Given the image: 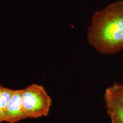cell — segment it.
I'll return each instance as SVG.
<instances>
[{
  "mask_svg": "<svg viewBox=\"0 0 123 123\" xmlns=\"http://www.w3.org/2000/svg\"><path fill=\"white\" fill-rule=\"evenodd\" d=\"M87 39L92 47L104 54H115L123 50V0L93 14Z\"/></svg>",
  "mask_w": 123,
  "mask_h": 123,
  "instance_id": "6da1fadb",
  "label": "cell"
},
{
  "mask_svg": "<svg viewBox=\"0 0 123 123\" xmlns=\"http://www.w3.org/2000/svg\"><path fill=\"white\" fill-rule=\"evenodd\" d=\"M24 113L26 119L48 116L52 99L42 86L31 84L21 90Z\"/></svg>",
  "mask_w": 123,
  "mask_h": 123,
  "instance_id": "7a4b0ae2",
  "label": "cell"
},
{
  "mask_svg": "<svg viewBox=\"0 0 123 123\" xmlns=\"http://www.w3.org/2000/svg\"><path fill=\"white\" fill-rule=\"evenodd\" d=\"M24 119H26V117L23 108L21 90H14L4 110V122L16 123Z\"/></svg>",
  "mask_w": 123,
  "mask_h": 123,
  "instance_id": "3957f363",
  "label": "cell"
},
{
  "mask_svg": "<svg viewBox=\"0 0 123 123\" xmlns=\"http://www.w3.org/2000/svg\"><path fill=\"white\" fill-rule=\"evenodd\" d=\"M104 102L108 114L111 118L117 120L120 123H123V104L119 100L105 90L104 95Z\"/></svg>",
  "mask_w": 123,
  "mask_h": 123,
  "instance_id": "277c9868",
  "label": "cell"
},
{
  "mask_svg": "<svg viewBox=\"0 0 123 123\" xmlns=\"http://www.w3.org/2000/svg\"><path fill=\"white\" fill-rule=\"evenodd\" d=\"M14 91L0 84V108L4 111L11 99Z\"/></svg>",
  "mask_w": 123,
  "mask_h": 123,
  "instance_id": "5b68a950",
  "label": "cell"
},
{
  "mask_svg": "<svg viewBox=\"0 0 123 123\" xmlns=\"http://www.w3.org/2000/svg\"><path fill=\"white\" fill-rule=\"evenodd\" d=\"M106 90L123 104V84L115 83Z\"/></svg>",
  "mask_w": 123,
  "mask_h": 123,
  "instance_id": "8992f818",
  "label": "cell"
},
{
  "mask_svg": "<svg viewBox=\"0 0 123 123\" xmlns=\"http://www.w3.org/2000/svg\"><path fill=\"white\" fill-rule=\"evenodd\" d=\"M4 122V111L0 108V123Z\"/></svg>",
  "mask_w": 123,
  "mask_h": 123,
  "instance_id": "52a82bcc",
  "label": "cell"
},
{
  "mask_svg": "<svg viewBox=\"0 0 123 123\" xmlns=\"http://www.w3.org/2000/svg\"><path fill=\"white\" fill-rule=\"evenodd\" d=\"M111 123H120L117 120L114 119V118H111Z\"/></svg>",
  "mask_w": 123,
  "mask_h": 123,
  "instance_id": "ba28073f",
  "label": "cell"
}]
</instances>
